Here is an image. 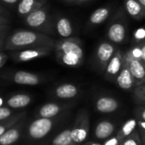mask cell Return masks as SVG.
Instances as JSON below:
<instances>
[{"label":"cell","instance_id":"484cf974","mask_svg":"<svg viewBox=\"0 0 145 145\" xmlns=\"http://www.w3.org/2000/svg\"><path fill=\"white\" fill-rule=\"evenodd\" d=\"M132 97L136 104L145 105V82L135 87L132 90Z\"/></svg>","mask_w":145,"mask_h":145},{"label":"cell","instance_id":"7bdbcfd3","mask_svg":"<svg viewBox=\"0 0 145 145\" xmlns=\"http://www.w3.org/2000/svg\"><path fill=\"white\" fill-rule=\"evenodd\" d=\"M65 2H68V3H77V1L78 0H63Z\"/></svg>","mask_w":145,"mask_h":145},{"label":"cell","instance_id":"d4e9b609","mask_svg":"<svg viewBox=\"0 0 145 145\" xmlns=\"http://www.w3.org/2000/svg\"><path fill=\"white\" fill-rule=\"evenodd\" d=\"M71 132V128H68L62 131L58 135H56L53 138L51 145H78L73 140Z\"/></svg>","mask_w":145,"mask_h":145},{"label":"cell","instance_id":"ac0fdd59","mask_svg":"<svg viewBox=\"0 0 145 145\" xmlns=\"http://www.w3.org/2000/svg\"><path fill=\"white\" fill-rule=\"evenodd\" d=\"M124 10L135 20L140 21L145 18L144 6L138 0H124Z\"/></svg>","mask_w":145,"mask_h":145},{"label":"cell","instance_id":"5bb4252c","mask_svg":"<svg viewBox=\"0 0 145 145\" xmlns=\"http://www.w3.org/2000/svg\"><path fill=\"white\" fill-rule=\"evenodd\" d=\"M94 105H95V109L99 113L109 114L116 111L120 108L121 104L118 99H116L112 96L101 95L97 98Z\"/></svg>","mask_w":145,"mask_h":145},{"label":"cell","instance_id":"7c38bea8","mask_svg":"<svg viewBox=\"0 0 145 145\" xmlns=\"http://www.w3.org/2000/svg\"><path fill=\"white\" fill-rule=\"evenodd\" d=\"M124 65V53L121 49H117L112 59L107 65L103 72L104 77L109 82H115V78L119 75Z\"/></svg>","mask_w":145,"mask_h":145},{"label":"cell","instance_id":"8d00e7d4","mask_svg":"<svg viewBox=\"0 0 145 145\" xmlns=\"http://www.w3.org/2000/svg\"><path fill=\"white\" fill-rule=\"evenodd\" d=\"M138 127H139L140 130L142 131H144L145 132V121H140V120H138Z\"/></svg>","mask_w":145,"mask_h":145},{"label":"cell","instance_id":"ee69618b","mask_svg":"<svg viewBox=\"0 0 145 145\" xmlns=\"http://www.w3.org/2000/svg\"><path fill=\"white\" fill-rule=\"evenodd\" d=\"M138 1H139V2L144 5V8H145V0H138Z\"/></svg>","mask_w":145,"mask_h":145},{"label":"cell","instance_id":"7402d4cb","mask_svg":"<svg viewBox=\"0 0 145 145\" xmlns=\"http://www.w3.org/2000/svg\"><path fill=\"white\" fill-rule=\"evenodd\" d=\"M32 100V98L26 93H17L12 95L6 100V105L13 110L22 109L28 106Z\"/></svg>","mask_w":145,"mask_h":145},{"label":"cell","instance_id":"f1b7e54d","mask_svg":"<svg viewBox=\"0 0 145 145\" xmlns=\"http://www.w3.org/2000/svg\"><path fill=\"white\" fill-rule=\"evenodd\" d=\"M15 115V112L13 110V109L6 106H2L0 108V121H4L6 119H9V117L13 116Z\"/></svg>","mask_w":145,"mask_h":145},{"label":"cell","instance_id":"277c9868","mask_svg":"<svg viewBox=\"0 0 145 145\" xmlns=\"http://www.w3.org/2000/svg\"><path fill=\"white\" fill-rule=\"evenodd\" d=\"M124 8H120L110 20L107 28V38L118 45L126 41L127 36V22Z\"/></svg>","mask_w":145,"mask_h":145},{"label":"cell","instance_id":"836d02e7","mask_svg":"<svg viewBox=\"0 0 145 145\" xmlns=\"http://www.w3.org/2000/svg\"><path fill=\"white\" fill-rule=\"evenodd\" d=\"M141 47V49H142V58H141V60L144 62V64L145 65V42H142V43H138Z\"/></svg>","mask_w":145,"mask_h":145},{"label":"cell","instance_id":"d590c367","mask_svg":"<svg viewBox=\"0 0 145 145\" xmlns=\"http://www.w3.org/2000/svg\"><path fill=\"white\" fill-rule=\"evenodd\" d=\"M6 37H0V51L5 48Z\"/></svg>","mask_w":145,"mask_h":145},{"label":"cell","instance_id":"b9f144b4","mask_svg":"<svg viewBox=\"0 0 145 145\" xmlns=\"http://www.w3.org/2000/svg\"><path fill=\"white\" fill-rule=\"evenodd\" d=\"M3 105H4V99L0 96V108L3 106Z\"/></svg>","mask_w":145,"mask_h":145},{"label":"cell","instance_id":"83f0119b","mask_svg":"<svg viewBox=\"0 0 145 145\" xmlns=\"http://www.w3.org/2000/svg\"><path fill=\"white\" fill-rule=\"evenodd\" d=\"M132 38H133V42L135 44L142 43L145 42V27L142 26L136 29L133 32Z\"/></svg>","mask_w":145,"mask_h":145},{"label":"cell","instance_id":"f546056e","mask_svg":"<svg viewBox=\"0 0 145 145\" xmlns=\"http://www.w3.org/2000/svg\"><path fill=\"white\" fill-rule=\"evenodd\" d=\"M134 114L138 120L145 121V105H141V106L137 107L134 110Z\"/></svg>","mask_w":145,"mask_h":145},{"label":"cell","instance_id":"603a6c76","mask_svg":"<svg viewBox=\"0 0 145 145\" xmlns=\"http://www.w3.org/2000/svg\"><path fill=\"white\" fill-rule=\"evenodd\" d=\"M138 127V120L135 118L128 119L124 122L121 129L117 133V136L121 140H124L126 138L130 136L133 132H135L136 127Z\"/></svg>","mask_w":145,"mask_h":145},{"label":"cell","instance_id":"30bf717a","mask_svg":"<svg viewBox=\"0 0 145 145\" xmlns=\"http://www.w3.org/2000/svg\"><path fill=\"white\" fill-rule=\"evenodd\" d=\"M124 61L128 65L129 70L134 78L136 86L145 82V65L139 59H135L128 54L124 53Z\"/></svg>","mask_w":145,"mask_h":145},{"label":"cell","instance_id":"d6986e66","mask_svg":"<svg viewBox=\"0 0 145 145\" xmlns=\"http://www.w3.org/2000/svg\"><path fill=\"white\" fill-rule=\"evenodd\" d=\"M47 0H20L17 5V13L21 17H26L32 12L46 5Z\"/></svg>","mask_w":145,"mask_h":145},{"label":"cell","instance_id":"4dcf8cb0","mask_svg":"<svg viewBox=\"0 0 145 145\" xmlns=\"http://www.w3.org/2000/svg\"><path fill=\"white\" fill-rule=\"evenodd\" d=\"M121 142H122V140H121L119 138V137L117 135H115V136H112L109 138L104 140L103 145H121Z\"/></svg>","mask_w":145,"mask_h":145},{"label":"cell","instance_id":"2e32d148","mask_svg":"<svg viewBox=\"0 0 145 145\" xmlns=\"http://www.w3.org/2000/svg\"><path fill=\"white\" fill-rule=\"evenodd\" d=\"M115 83L121 89L126 90V91H130L133 90L136 87L134 78L129 70L128 65L125 63L121 71H120L119 75L115 80Z\"/></svg>","mask_w":145,"mask_h":145},{"label":"cell","instance_id":"ab89813d","mask_svg":"<svg viewBox=\"0 0 145 145\" xmlns=\"http://www.w3.org/2000/svg\"><path fill=\"white\" fill-rule=\"evenodd\" d=\"M91 0H78L77 1V4H82V3H87V2H90Z\"/></svg>","mask_w":145,"mask_h":145},{"label":"cell","instance_id":"9a60e30c","mask_svg":"<svg viewBox=\"0 0 145 145\" xmlns=\"http://www.w3.org/2000/svg\"><path fill=\"white\" fill-rule=\"evenodd\" d=\"M54 30L62 38L71 37L73 34V26L69 18L59 15L54 20Z\"/></svg>","mask_w":145,"mask_h":145},{"label":"cell","instance_id":"6da1fadb","mask_svg":"<svg viewBox=\"0 0 145 145\" xmlns=\"http://www.w3.org/2000/svg\"><path fill=\"white\" fill-rule=\"evenodd\" d=\"M55 42L47 34L32 30H17L6 38L4 49L15 51L36 47H54Z\"/></svg>","mask_w":145,"mask_h":145},{"label":"cell","instance_id":"8992f818","mask_svg":"<svg viewBox=\"0 0 145 145\" xmlns=\"http://www.w3.org/2000/svg\"><path fill=\"white\" fill-rule=\"evenodd\" d=\"M117 49L118 48H116V44L111 42L109 40L102 41L98 43L95 50L94 60L97 69L100 71L104 72L107 65Z\"/></svg>","mask_w":145,"mask_h":145},{"label":"cell","instance_id":"9c48e42d","mask_svg":"<svg viewBox=\"0 0 145 145\" xmlns=\"http://www.w3.org/2000/svg\"><path fill=\"white\" fill-rule=\"evenodd\" d=\"M6 78L15 84L26 86H36L40 84L44 81L43 76H41L40 75L26 71H17L12 72L9 74Z\"/></svg>","mask_w":145,"mask_h":145},{"label":"cell","instance_id":"e575fe53","mask_svg":"<svg viewBox=\"0 0 145 145\" xmlns=\"http://www.w3.org/2000/svg\"><path fill=\"white\" fill-rule=\"evenodd\" d=\"M9 23H10V20L8 17L0 15V25H9Z\"/></svg>","mask_w":145,"mask_h":145},{"label":"cell","instance_id":"8fae6325","mask_svg":"<svg viewBox=\"0 0 145 145\" xmlns=\"http://www.w3.org/2000/svg\"><path fill=\"white\" fill-rule=\"evenodd\" d=\"M72 106L73 104L68 103L49 102L43 105L38 109L36 116H38V118H55Z\"/></svg>","mask_w":145,"mask_h":145},{"label":"cell","instance_id":"4fadbf2b","mask_svg":"<svg viewBox=\"0 0 145 145\" xmlns=\"http://www.w3.org/2000/svg\"><path fill=\"white\" fill-rule=\"evenodd\" d=\"M80 93V88L78 85L71 82H64L55 87L51 92L53 97L62 99L68 100L78 97Z\"/></svg>","mask_w":145,"mask_h":145},{"label":"cell","instance_id":"44dd1931","mask_svg":"<svg viewBox=\"0 0 145 145\" xmlns=\"http://www.w3.org/2000/svg\"><path fill=\"white\" fill-rule=\"evenodd\" d=\"M110 14H111V8L109 7L102 6L97 8L95 11L91 13V14L88 19V25L94 27L101 25L105 20H107Z\"/></svg>","mask_w":145,"mask_h":145},{"label":"cell","instance_id":"1f68e13d","mask_svg":"<svg viewBox=\"0 0 145 145\" xmlns=\"http://www.w3.org/2000/svg\"><path fill=\"white\" fill-rule=\"evenodd\" d=\"M9 29V25H0V37H6Z\"/></svg>","mask_w":145,"mask_h":145},{"label":"cell","instance_id":"f35d334b","mask_svg":"<svg viewBox=\"0 0 145 145\" xmlns=\"http://www.w3.org/2000/svg\"><path fill=\"white\" fill-rule=\"evenodd\" d=\"M0 15L1 16H5V17H7V15H9L8 12L5 9H3L2 7H0Z\"/></svg>","mask_w":145,"mask_h":145},{"label":"cell","instance_id":"ffe728a7","mask_svg":"<svg viewBox=\"0 0 145 145\" xmlns=\"http://www.w3.org/2000/svg\"><path fill=\"white\" fill-rule=\"evenodd\" d=\"M115 124L110 121H101L95 127L94 135L99 140H106L112 137L115 132Z\"/></svg>","mask_w":145,"mask_h":145},{"label":"cell","instance_id":"f6af8a7d","mask_svg":"<svg viewBox=\"0 0 145 145\" xmlns=\"http://www.w3.org/2000/svg\"><path fill=\"white\" fill-rule=\"evenodd\" d=\"M142 145H145V142H143V143H142Z\"/></svg>","mask_w":145,"mask_h":145},{"label":"cell","instance_id":"4316f807","mask_svg":"<svg viewBox=\"0 0 145 145\" xmlns=\"http://www.w3.org/2000/svg\"><path fill=\"white\" fill-rule=\"evenodd\" d=\"M121 145H142V140L140 134L135 131L130 136L122 140Z\"/></svg>","mask_w":145,"mask_h":145},{"label":"cell","instance_id":"5b68a950","mask_svg":"<svg viewBox=\"0 0 145 145\" xmlns=\"http://www.w3.org/2000/svg\"><path fill=\"white\" fill-rule=\"evenodd\" d=\"M59 118H37L32 121L27 127V136L33 140L45 138L52 130Z\"/></svg>","mask_w":145,"mask_h":145},{"label":"cell","instance_id":"3957f363","mask_svg":"<svg viewBox=\"0 0 145 145\" xmlns=\"http://www.w3.org/2000/svg\"><path fill=\"white\" fill-rule=\"evenodd\" d=\"M24 21L27 26L37 31L49 36L55 34L54 20L52 19L48 6L46 5L24 17Z\"/></svg>","mask_w":145,"mask_h":145},{"label":"cell","instance_id":"ba28073f","mask_svg":"<svg viewBox=\"0 0 145 145\" xmlns=\"http://www.w3.org/2000/svg\"><path fill=\"white\" fill-rule=\"evenodd\" d=\"M54 50V47H36L25 48L21 50H15L11 54L12 59L18 63L32 61L50 54Z\"/></svg>","mask_w":145,"mask_h":145},{"label":"cell","instance_id":"52a82bcc","mask_svg":"<svg viewBox=\"0 0 145 145\" xmlns=\"http://www.w3.org/2000/svg\"><path fill=\"white\" fill-rule=\"evenodd\" d=\"M90 128V117L85 110H80L75 119L73 127L71 132L72 138L75 144L83 143L88 137Z\"/></svg>","mask_w":145,"mask_h":145},{"label":"cell","instance_id":"e0dca14e","mask_svg":"<svg viewBox=\"0 0 145 145\" xmlns=\"http://www.w3.org/2000/svg\"><path fill=\"white\" fill-rule=\"evenodd\" d=\"M24 119L21 120L0 137V145H13L21 138L24 127Z\"/></svg>","mask_w":145,"mask_h":145},{"label":"cell","instance_id":"d6a6232c","mask_svg":"<svg viewBox=\"0 0 145 145\" xmlns=\"http://www.w3.org/2000/svg\"><path fill=\"white\" fill-rule=\"evenodd\" d=\"M7 59H8V55L4 53L0 52V69L5 65V63L7 62Z\"/></svg>","mask_w":145,"mask_h":145},{"label":"cell","instance_id":"60d3db41","mask_svg":"<svg viewBox=\"0 0 145 145\" xmlns=\"http://www.w3.org/2000/svg\"><path fill=\"white\" fill-rule=\"evenodd\" d=\"M83 145H103V144H98V143H95V142H87V143H85V144Z\"/></svg>","mask_w":145,"mask_h":145},{"label":"cell","instance_id":"74e56055","mask_svg":"<svg viewBox=\"0 0 145 145\" xmlns=\"http://www.w3.org/2000/svg\"><path fill=\"white\" fill-rule=\"evenodd\" d=\"M1 1L9 4V5H14V4H16L20 2V0H1Z\"/></svg>","mask_w":145,"mask_h":145},{"label":"cell","instance_id":"7a4b0ae2","mask_svg":"<svg viewBox=\"0 0 145 145\" xmlns=\"http://www.w3.org/2000/svg\"><path fill=\"white\" fill-rule=\"evenodd\" d=\"M54 51L56 60L68 67H79L84 60L83 43L79 37H71L56 41Z\"/></svg>","mask_w":145,"mask_h":145},{"label":"cell","instance_id":"cb8c5ba5","mask_svg":"<svg viewBox=\"0 0 145 145\" xmlns=\"http://www.w3.org/2000/svg\"><path fill=\"white\" fill-rule=\"evenodd\" d=\"M25 116H26V112L21 111V112L15 114L13 116L9 117V119L0 121V137L6 131H8L10 127H12L14 125H15L17 122H19L21 120L24 119Z\"/></svg>","mask_w":145,"mask_h":145}]
</instances>
